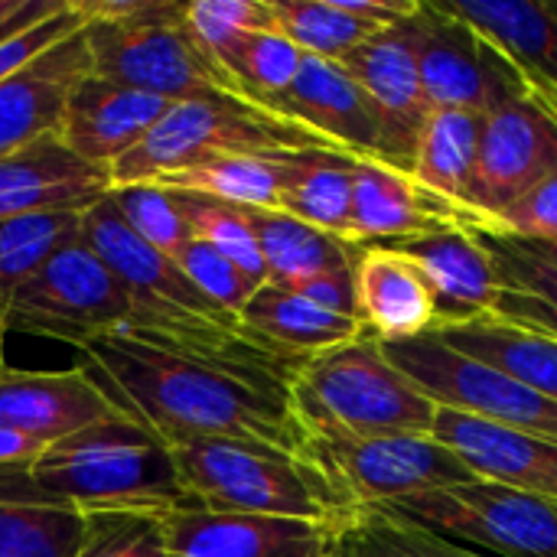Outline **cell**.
<instances>
[{"instance_id": "cell-3", "label": "cell", "mask_w": 557, "mask_h": 557, "mask_svg": "<svg viewBox=\"0 0 557 557\" xmlns=\"http://www.w3.org/2000/svg\"><path fill=\"white\" fill-rule=\"evenodd\" d=\"M290 401L310 444L431 434L437 408L385 359L366 330L346 346L300 359Z\"/></svg>"}, {"instance_id": "cell-12", "label": "cell", "mask_w": 557, "mask_h": 557, "mask_svg": "<svg viewBox=\"0 0 557 557\" xmlns=\"http://www.w3.org/2000/svg\"><path fill=\"white\" fill-rule=\"evenodd\" d=\"M418 69L431 111L490 114L532 91L519 69L447 3H424Z\"/></svg>"}, {"instance_id": "cell-37", "label": "cell", "mask_w": 557, "mask_h": 557, "mask_svg": "<svg viewBox=\"0 0 557 557\" xmlns=\"http://www.w3.org/2000/svg\"><path fill=\"white\" fill-rule=\"evenodd\" d=\"M339 557H486L385 509H362L343 535Z\"/></svg>"}, {"instance_id": "cell-28", "label": "cell", "mask_w": 557, "mask_h": 557, "mask_svg": "<svg viewBox=\"0 0 557 557\" xmlns=\"http://www.w3.org/2000/svg\"><path fill=\"white\" fill-rule=\"evenodd\" d=\"M245 212L268 268V284L294 287L326 271H356L362 251L359 245L326 235L277 209H245Z\"/></svg>"}, {"instance_id": "cell-24", "label": "cell", "mask_w": 557, "mask_h": 557, "mask_svg": "<svg viewBox=\"0 0 557 557\" xmlns=\"http://www.w3.org/2000/svg\"><path fill=\"white\" fill-rule=\"evenodd\" d=\"M88 519L49 496L29 467L0 470V557H78Z\"/></svg>"}, {"instance_id": "cell-25", "label": "cell", "mask_w": 557, "mask_h": 557, "mask_svg": "<svg viewBox=\"0 0 557 557\" xmlns=\"http://www.w3.org/2000/svg\"><path fill=\"white\" fill-rule=\"evenodd\" d=\"M245 333L281 359H310L366 333L362 320L330 313L297 290L261 284L238 313Z\"/></svg>"}, {"instance_id": "cell-4", "label": "cell", "mask_w": 557, "mask_h": 557, "mask_svg": "<svg viewBox=\"0 0 557 557\" xmlns=\"http://www.w3.org/2000/svg\"><path fill=\"white\" fill-rule=\"evenodd\" d=\"M91 75L170 104L235 91L186 26L180 0H78Z\"/></svg>"}, {"instance_id": "cell-15", "label": "cell", "mask_w": 557, "mask_h": 557, "mask_svg": "<svg viewBox=\"0 0 557 557\" xmlns=\"http://www.w3.org/2000/svg\"><path fill=\"white\" fill-rule=\"evenodd\" d=\"M264 108L304 124L307 131L320 134L323 140L359 160L392 166L385 124L369 95L339 62L304 55L290 88L271 98Z\"/></svg>"}, {"instance_id": "cell-32", "label": "cell", "mask_w": 557, "mask_h": 557, "mask_svg": "<svg viewBox=\"0 0 557 557\" xmlns=\"http://www.w3.org/2000/svg\"><path fill=\"white\" fill-rule=\"evenodd\" d=\"M297 153V150H294ZM290 153H258V157H228L206 166H193L173 176L157 180L163 189L206 193L212 199L242 206V209H277Z\"/></svg>"}, {"instance_id": "cell-40", "label": "cell", "mask_w": 557, "mask_h": 557, "mask_svg": "<svg viewBox=\"0 0 557 557\" xmlns=\"http://www.w3.org/2000/svg\"><path fill=\"white\" fill-rule=\"evenodd\" d=\"M88 535L78 557H166L163 516H85Z\"/></svg>"}, {"instance_id": "cell-42", "label": "cell", "mask_w": 557, "mask_h": 557, "mask_svg": "<svg viewBox=\"0 0 557 557\" xmlns=\"http://www.w3.org/2000/svg\"><path fill=\"white\" fill-rule=\"evenodd\" d=\"M287 290H297L300 297H307L310 304L339 313V317H352L359 320V300H356V271H326L317 277H307Z\"/></svg>"}, {"instance_id": "cell-47", "label": "cell", "mask_w": 557, "mask_h": 557, "mask_svg": "<svg viewBox=\"0 0 557 557\" xmlns=\"http://www.w3.org/2000/svg\"><path fill=\"white\" fill-rule=\"evenodd\" d=\"M0 330H3V326H0Z\"/></svg>"}, {"instance_id": "cell-29", "label": "cell", "mask_w": 557, "mask_h": 557, "mask_svg": "<svg viewBox=\"0 0 557 557\" xmlns=\"http://www.w3.org/2000/svg\"><path fill=\"white\" fill-rule=\"evenodd\" d=\"M356 160L359 157H352L346 150H333V147L290 153L277 212H287L326 235L349 242Z\"/></svg>"}, {"instance_id": "cell-7", "label": "cell", "mask_w": 557, "mask_h": 557, "mask_svg": "<svg viewBox=\"0 0 557 557\" xmlns=\"http://www.w3.org/2000/svg\"><path fill=\"white\" fill-rule=\"evenodd\" d=\"M131 323V297L114 271L78 238L55 251L3 304L0 326L69 346L117 333Z\"/></svg>"}, {"instance_id": "cell-14", "label": "cell", "mask_w": 557, "mask_h": 557, "mask_svg": "<svg viewBox=\"0 0 557 557\" xmlns=\"http://www.w3.org/2000/svg\"><path fill=\"white\" fill-rule=\"evenodd\" d=\"M166 557H339L343 529L242 512L180 509L163 516Z\"/></svg>"}, {"instance_id": "cell-22", "label": "cell", "mask_w": 557, "mask_h": 557, "mask_svg": "<svg viewBox=\"0 0 557 557\" xmlns=\"http://www.w3.org/2000/svg\"><path fill=\"white\" fill-rule=\"evenodd\" d=\"M447 222V206L428 196L411 173L375 160H356L349 242L359 248H392Z\"/></svg>"}, {"instance_id": "cell-39", "label": "cell", "mask_w": 557, "mask_h": 557, "mask_svg": "<svg viewBox=\"0 0 557 557\" xmlns=\"http://www.w3.org/2000/svg\"><path fill=\"white\" fill-rule=\"evenodd\" d=\"M173 261L183 268V274H186V277L215 304V307H222V310L232 313V317H238V313L245 310V304L251 300V294L261 287V284H255L238 264H232L222 251H215L212 245H206V242H199V238H193Z\"/></svg>"}, {"instance_id": "cell-31", "label": "cell", "mask_w": 557, "mask_h": 557, "mask_svg": "<svg viewBox=\"0 0 557 557\" xmlns=\"http://www.w3.org/2000/svg\"><path fill=\"white\" fill-rule=\"evenodd\" d=\"M473 228V225H467ZM473 235L480 238V245L490 255L499 294L493 304L496 320L525 326V330H539L557 339V271L529 258L525 251H519L512 242H506L496 232L486 228H473Z\"/></svg>"}, {"instance_id": "cell-26", "label": "cell", "mask_w": 557, "mask_h": 557, "mask_svg": "<svg viewBox=\"0 0 557 557\" xmlns=\"http://www.w3.org/2000/svg\"><path fill=\"white\" fill-rule=\"evenodd\" d=\"M359 320L375 339H411L434 330V300L421 271L395 248H362L356 261Z\"/></svg>"}, {"instance_id": "cell-21", "label": "cell", "mask_w": 557, "mask_h": 557, "mask_svg": "<svg viewBox=\"0 0 557 557\" xmlns=\"http://www.w3.org/2000/svg\"><path fill=\"white\" fill-rule=\"evenodd\" d=\"M91 72L85 33L75 29L29 65L0 82V160L26 144L59 134L65 98Z\"/></svg>"}, {"instance_id": "cell-6", "label": "cell", "mask_w": 557, "mask_h": 557, "mask_svg": "<svg viewBox=\"0 0 557 557\" xmlns=\"http://www.w3.org/2000/svg\"><path fill=\"white\" fill-rule=\"evenodd\" d=\"M333 144L258 101H248L232 91H209L170 104V111L157 121L147 140L111 166V183H157L163 176L228 157L294 153Z\"/></svg>"}, {"instance_id": "cell-8", "label": "cell", "mask_w": 557, "mask_h": 557, "mask_svg": "<svg viewBox=\"0 0 557 557\" xmlns=\"http://www.w3.org/2000/svg\"><path fill=\"white\" fill-rule=\"evenodd\" d=\"M379 346L385 359L434 408L470 414L486 424L535 434L557 444L555 401L519 385L499 369L444 346L434 333H421L411 339H379Z\"/></svg>"}, {"instance_id": "cell-18", "label": "cell", "mask_w": 557, "mask_h": 557, "mask_svg": "<svg viewBox=\"0 0 557 557\" xmlns=\"http://www.w3.org/2000/svg\"><path fill=\"white\" fill-rule=\"evenodd\" d=\"M424 277L434 300V330L470 323L493 313L499 284L486 248L473 228L447 219L424 235L392 245Z\"/></svg>"}, {"instance_id": "cell-5", "label": "cell", "mask_w": 557, "mask_h": 557, "mask_svg": "<svg viewBox=\"0 0 557 557\" xmlns=\"http://www.w3.org/2000/svg\"><path fill=\"white\" fill-rule=\"evenodd\" d=\"M176 473L199 509L271 519H304L349 529L359 509L317 460L232 441L173 447Z\"/></svg>"}, {"instance_id": "cell-43", "label": "cell", "mask_w": 557, "mask_h": 557, "mask_svg": "<svg viewBox=\"0 0 557 557\" xmlns=\"http://www.w3.org/2000/svg\"><path fill=\"white\" fill-rule=\"evenodd\" d=\"M42 450H46L42 444H36L16 431L0 428V470L3 467H33Z\"/></svg>"}, {"instance_id": "cell-34", "label": "cell", "mask_w": 557, "mask_h": 557, "mask_svg": "<svg viewBox=\"0 0 557 557\" xmlns=\"http://www.w3.org/2000/svg\"><path fill=\"white\" fill-rule=\"evenodd\" d=\"M274 26L304 55L343 62L356 46L379 33V26L356 20L336 0H271Z\"/></svg>"}, {"instance_id": "cell-13", "label": "cell", "mask_w": 557, "mask_h": 557, "mask_svg": "<svg viewBox=\"0 0 557 557\" xmlns=\"http://www.w3.org/2000/svg\"><path fill=\"white\" fill-rule=\"evenodd\" d=\"M421 33H424V3H418V10L408 20L369 36L339 62L375 104L385 124L392 166L401 173H411L414 144L431 114L421 88V69H418Z\"/></svg>"}, {"instance_id": "cell-33", "label": "cell", "mask_w": 557, "mask_h": 557, "mask_svg": "<svg viewBox=\"0 0 557 557\" xmlns=\"http://www.w3.org/2000/svg\"><path fill=\"white\" fill-rule=\"evenodd\" d=\"M212 62L232 78L242 98L268 104L290 88L300 72L304 52L277 29L235 33L212 52Z\"/></svg>"}, {"instance_id": "cell-46", "label": "cell", "mask_w": 557, "mask_h": 557, "mask_svg": "<svg viewBox=\"0 0 557 557\" xmlns=\"http://www.w3.org/2000/svg\"><path fill=\"white\" fill-rule=\"evenodd\" d=\"M7 366H3V330H0V372H3Z\"/></svg>"}, {"instance_id": "cell-9", "label": "cell", "mask_w": 557, "mask_h": 557, "mask_svg": "<svg viewBox=\"0 0 557 557\" xmlns=\"http://www.w3.org/2000/svg\"><path fill=\"white\" fill-rule=\"evenodd\" d=\"M382 509L486 557H557V503L490 480H470Z\"/></svg>"}, {"instance_id": "cell-20", "label": "cell", "mask_w": 557, "mask_h": 557, "mask_svg": "<svg viewBox=\"0 0 557 557\" xmlns=\"http://www.w3.org/2000/svg\"><path fill=\"white\" fill-rule=\"evenodd\" d=\"M447 450H454L476 480H490L499 486H512L519 493L557 503V444L509 431L499 424H486L470 414L437 408L434 431Z\"/></svg>"}, {"instance_id": "cell-35", "label": "cell", "mask_w": 557, "mask_h": 557, "mask_svg": "<svg viewBox=\"0 0 557 557\" xmlns=\"http://www.w3.org/2000/svg\"><path fill=\"white\" fill-rule=\"evenodd\" d=\"M82 212H36L0 219V304L55 251L78 242Z\"/></svg>"}, {"instance_id": "cell-2", "label": "cell", "mask_w": 557, "mask_h": 557, "mask_svg": "<svg viewBox=\"0 0 557 557\" xmlns=\"http://www.w3.org/2000/svg\"><path fill=\"white\" fill-rule=\"evenodd\" d=\"M29 476L82 516H170L199 509L173 463V447L131 418H114L49 444Z\"/></svg>"}, {"instance_id": "cell-19", "label": "cell", "mask_w": 557, "mask_h": 557, "mask_svg": "<svg viewBox=\"0 0 557 557\" xmlns=\"http://www.w3.org/2000/svg\"><path fill=\"white\" fill-rule=\"evenodd\" d=\"M114 189L111 173L46 134L0 160V219L36 212H85Z\"/></svg>"}, {"instance_id": "cell-30", "label": "cell", "mask_w": 557, "mask_h": 557, "mask_svg": "<svg viewBox=\"0 0 557 557\" xmlns=\"http://www.w3.org/2000/svg\"><path fill=\"white\" fill-rule=\"evenodd\" d=\"M483 114L473 111H431L411 160V180L434 199L463 209L476 153H480Z\"/></svg>"}, {"instance_id": "cell-16", "label": "cell", "mask_w": 557, "mask_h": 557, "mask_svg": "<svg viewBox=\"0 0 557 557\" xmlns=\"http://www.w3.org/2000/svg\"><path fill=\"white\" fill-rule=\"evenodd\" d=\"M114 418L127 414L78 366L65 372H0V428L42 447Z\"/></svg>"}, {"instance_id": "cell-23", "label": "cell", "mask_w": 557, "mask_h": 557, "mask_svg": "<svg viewBox=\"0 0 557 557\" xmlns=\"http://www.w3.org/2000/svg\"><path fill=\"white\" fill-rule=\"evenodd\" d=\"M447 7L509 59L532 91L557 104V0H447Z\"/></svg>"}, {"instance_id": "cell-10", "label": "cell", "mask_w": 557, "mask_h": 557, "mask_svg": "<svg viewBox=\"0 0 557 557\" xmlns=\"http://www.w3.org/2000/svg\"><path fill=\"white\" fill-rule=\"evenodd\" d=\"M552 173H557V104L539 91H529L483 114L480 153L467 202L463 209L447 206V219H490Z\"/></svg>"}, {"instance_id": "cell-41", "label": "cell", "mask_w": 557, "mask_h": 557, "mask_svg": "<svg viewBox=\"0 0 557 557\" xmlns=\"http://www.w3.org/2000/svg\"><path fill=\"white\" fill-rule=\"evenodd\" d=\"M473 228H486L496 235H512V238H542L555 242L557 238V173L542 180L535 189H529L522 199L506 206L503 212L480 219V222H460Z\"/></svg>"}, {"instance_id": "cell-36", "label": "cell", "mask_w": 557, "mask_h": 557, "mask_svg": "<svg viewBox=\"0 0 557 557\" xmlns=\"http://www.w3.org/2000/svg\"><path fill=\"white\" fill-rule=\"evenodd\" d=\"M176 209L183 212L193 238L212 245L222 251L232 264H238L255 284H268V268L261 258V248L255 242L248 212L242 206L212 199L206 193H189V189H170Z\"/></svg>"}, {"instance_id": "cell-17", "label": "cell", "mask_w": 557, "mask_h": 557, "mask_svg": "<svg viewBox=\"0 0 557 557\" xmlns=\"http://www.w3.org/2000/svg\"><path fill=\"white\" fill-rule=\"evenodd\" d=\"M166 111L170 101L114 85L88 72L72 85L65 98L59 137L85 163L111 173L117 160H124L147 140V134Z\"/></svg>"}, {"instance_id": "cell-1", "label": "cell", "mask_w": 557, "mask_h": 557, "mask_svg": "<svg viewBox=\"0 0 557 557\" xmlns=\"http://www.w3.org/2000/svg\"><path fill=\"white\" fill-rule=\"evenodd\" d=\"M75 366L166 447L232 441L313 460L290 401L297 366L209 356L134 330L75 346Z\"/></svg>"}, {"instance_id": "cell-27", "label": "cell", "mask_w": 557, "mask_h": 557, "mask_svg": "<svg viewBox=\"0 0 557 557\" xmlns=\"http://www.w3.org/2000/svg\"><path fill=\"white\" fill-rule=\"evenodd\" d=\"M444 346L499 369L519 385L539 392L557 405V339L539 330H525L496 317H480L457 326L428 330Z\"/></svg>"}, {"instance_id": "cell-45", "label": "cell", "mask_w": 557, "mask_h": 557, "mask_svg": "<svg viewBox=\"0 0 557 557\" xmlns=\"http://www.w3.org/2000/svg\"><path fill=\"white\" fill-rule=\"evenodd\" d=\"M23 3H26V0H0V23H3V20H10Z\"/></svg>"}, {"instance_id": "cell-11", "label": "cell", "mask_w": 557, "mask_h": 557, "mask_svg": "<svg viewBox=\"0 0 557 557\" xmlns=\"http://www.w3.org/2000/svg\"><path fill=\"white\" fill-rule=\"evenodd\" d=\"M313 460L330 473V480L359 512L476 480L470 467L434 434L313 444Z\"/></svg>"}, {"instance_id": "cell-44", "label": "cell", "mask_w": 557, "mask_h": 557, "mask_svg": "<svg viewBox=\"0 0 557 557\" xmlns=\"http://www.w3.org/2000/svg\"><path fill=\"white\" fill-rule=\"evenodd\" d=\"M506 242H512L519 251H525L529 258H535V261H542V264H548V268H555L557 271V238L555 242H542V238H512V235H503Z\"/></svg>"}, {"instance_id": "cell-38", "label": "cell", "mask_w": 557, "mask_h": 557, "mask_svg": "<svg viewBox=\"0 0 557 557\" xmlns=\"http://www.w3.org/2000/svg\"><path fill=\"white\" fill-rule=\"evenodd\" d=\"M108 199L121 215V222L153 251L176 258L193 242V232L183 212L176 209L170 189L157 183H134V186H114Z\"/></svg>"}]
</instances>
